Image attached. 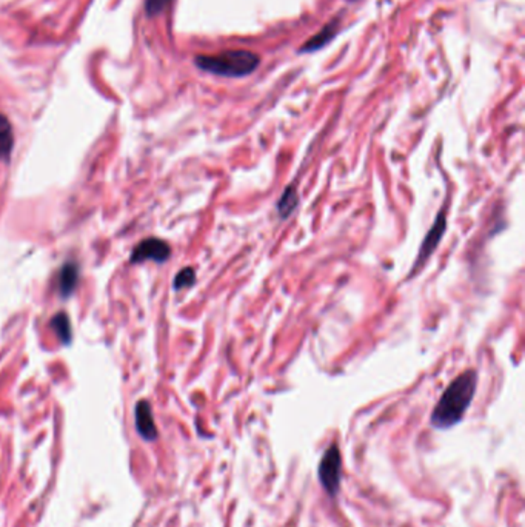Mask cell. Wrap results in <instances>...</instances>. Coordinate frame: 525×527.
<instances>
[{
  "mask_svg": "<svg viewBox=\"0 0 525 527\" xmlns=\"http://www.w3.org/2000/svg\"><path fill=\"white\" fill-rule=\"evenodd\" d=\"M51 327L63 344H70L71 336H73L71 323H70V319H68V316L65 315V313H62V311L57 313V315L51 319Z\"/></svg>",
  "mask_w": 525,
  "mask_h": 527,
  "instance_id": "obj_11",
  "label": "cell"
},
{
  "mask_svg": "<svg viewBox=\"0 0 525 527\" xmlns=\"http://www.w3.org/2000/svg\"><path fill=\"white\" fill-rule=\"evenodd\" d=\"M14 144L11 123L4 114H0V161L6 159L11 154Z\"/></svg>",
  "mask_w": 525,
  "mask_h": 527,
  "instance_id": "obj_9",
  "label": "cell"
},
{
  "mask_svg": "<svg viewBox=\"0 0 525 527\" xmlns=\"http://www.w3.org/2000/svg\"><path fill=\"white\" fill-rule=\"evenodd\" d=\"M476 385L478 373L474 370H467L455 378L433 409L430 418L431 426L438 430H447L459 424L471 406Z\"/></svg>",
  "mask_w": 525,
  "mask_h": 527,
  "instance_id": "obj_1",
  "label": "cell"
},
{
  "mask_svg": "<svg viewBox=\"0 0 525 527\" xmlns=\"http://www.w3.org/2000/svg\"><path fill=\"white\" fill-rule=\"evenodd\" d=\"M318 476L323 490L330 497H336L340 489V481H342V458H340V452L335 444L323 452Z\"/></svg>",
  "mask_w": 525,
  "mask_h": 527,
  "instance_id": "obj_3",
  "label": "cell"
},
{
  "mask_svg": "<svg viewBox=\"0 0 525 527\" xmlns=\"http://www.w3.org/2000/svg\"><path fill=\"white\" fill-rule=\"evenodd\" d=\"M79 281V270L78 266L73 262L65 264L61 270V276H59V288H61V294L62 296H70L74 288H76Z\"/></svg>",
  "mask_w": 525,
  "mask_h": 527,
  "instance_id": "obj_8",
  "label": "cell"
},
{
  "mask_svg": "<svg viewBox=\"0 0 525 527\" xmlns=\"http://www.w3.org/2000/svg\"><path fill=\"white\" fill-rule=\"evenodd\" d=\"M171 249L170 245L165 241L159 240V237H148V240L142 241L135 252L131 254V262L132 264H140L144 261H154V262H165L170 258Z\"/></svg>",
  "mask_w": 525,
  "mask_h": 527,
  "instance_id": "obj_4",
  "label": "cell"
},
{
  "mask_svg": "<svg viewBox=\"0 0 525 527\" xmlns=\"http://www.w3.org/2000/svg\"><path fill=\"white\" fill-rule=\"evenodd\" d=\"M299 204V196L295 187H288L278 201V211L282 219H287L295 211Z\"/></svg>",
  "mask_w": 525,
  "mask_h": 527,
  "instance_id": "obj_10",
  "label": "cell"
},
{
  "mask_svg": "<svg viewBox=\"0 0 525 527\" xmlns=\"http://www.w3.org/2000/svg\"><path fill=\"white\" fill-rule=\"evenodd\" d=\"M338 30H339L338 19L331 20L330 23L325 25V27L319 32H316V35L310 40H308L307 44H304L299 51H301V53H313V51H316V49H321L323 45H327L330 40L336 36Z\"/></svg>",
  "mask_w": 525,
  "mask_h": 527,
  "instance_id": "obj_7",
  "label": "cell"
},
{
  "mask_svg": "<svg viewBox=\"0 0 525 527\" xmlns=\"http://www.w3.org/2000/svg\"><path fill=\"white\" fill-rule=\"evenodd\" d=\"M171 0H147L145 2V11L149 16V18H154V16L161 14L166 6L170 5Z\"/></svg>",
  "mask_w": 525,
  "mask_h": 527,
  "instance_id": "obj_13",
  "label": "cell"
},
{
  "mask_svg": "<svg viewBox=\"0 0 525 527\" xmlns=\"http://www.w3.org/2000/svg\"><path fill=\"white\" fill-rule=\"evenodd\" d=\"M194 283H196L194 270L191 267H187V268L180 270L176 279H174V288H176V290H180V288H188Z\"/></svg>",
  "mask_w": 525,
  "mask_h": 527,
  "instance_id": "obj_12",
  "label": "cell"
},
{
  "mask_svg": "<svg viewBox=\"0 0 525 527\" xmlns=\"http://www.w3.org/2000/svg\"><path fill=\"white\" fill-rule=\"evenodd\" d=\"M136 429L145 441H154L157 438V429L154 424L152 406L148 401H139L136 406Z\"/></svg>",
  "mask_w": 525,
  "mask_h": 527,
  "instance_id": "obj_6",
  "label": "cell"
},
{
  "mask_svg": "<svg viewBox=\"0 0 525 527\" xmlns=\"http://www.w3.org/2000/svg\"><path fill=\"white\" fill-rule=\"evenodd\" d=\"M445 225H447L445 224V216L443 215V213H440V215L436 218L435 224H433L428 235L425 236V241L421 247L419 256H418V259H416V264H414V270H418L419 267H422L424 262L427 261L431 256V253L436 250L440 237H443V235L445 232Z\"/></svg>",
  "mask_w": 525,
  "mask_h": 527,
  "instance_id": "obj_5",
  "label": "cell"
},
{
  "mask_svg": "<svg viewBox=\"0 0 525 527\" xmlns=\"http://www.w3.org/2000/svg\"><path fill=\"white\" fill-rule=\"evenodd\" d=\"M197 68L223 78H244L257 70L259 56L247 49H230L213 56H196Z\"/></svg>",
  "mask_w": 525,
  "mask_h": 527,
  "instance_id": "obj_2",
  "label": "cell"
}]
</instances>
